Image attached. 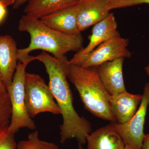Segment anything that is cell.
I'll use <instances>...</instances> for the list:
<instances>
[{"label":"cell","mask_w":149,"mask_h":149,"mask_svg":"<svg viewBox=\"0 0 149 149\" xmlns=\"http://www.w3.org/2000/svg\"><path fill=\"white\" fill-rule=\"evenodd\" d=\"M8 127L0 128V149H17L15 134L9 131Z\"/></svg>","instance_id":"obj_18"},{"label":"cell","mask_w":149,"mask_h":149,"mask_svg":"<svg viewBox=\"0 0 149 149\" xmlns=\"http://www.w3.org/2000/svg\"><path fill=\"white\" fill-rule=\"evenodd\" d=\"M124 59H116L97 67L100 79L112 97L126 91L123 71Z\"/></svg>","instance_id":"obj_10"},{"label":"cell","mask_w":149,"mask_h":149,"mask_svg":"<svg viewBox=\"0 0 149 149\" xmlns=\"http://www.w3.org/2000/svg\"><path fill=\"white\" fill-rule=\"evenodd\" d=\"M30 60L41 62L45 67L49 77V87L62 116L61 143L63 144L74 139L79 143L85 144L86 136L92 131V126L85 117L79 115L73 106V97L68 81L70 63L66 56L58 58L42 51L38 55L31 56Z\"/></svg>","instance_id":"obj_1"},{"label":"cell","mask_w":149,"mask_h":149,"mask_svg":"<svg viewBox=\"0 0 149 149\" xmlns=\"http://www.w3.org/2000/svg\"><path fill=\"white\" fill-rule=\"evenodd\" d=\"M141 149H149V133L145 134Z\"/></svg>","instance_id":"obj_21"},{"label":"cell","mask_w":149,"mask_h":149,"mask_svg":"<svg viewBox=\"0 0 149 149\" xmlns=\"http://www.w3.org/2000/svg\"><path fill=\"white\" fill-rule=\"evenodd\" d=\"M15 1V0H0V3H2L6 6L8 7L11 5L13 6Z\"/></svg>","instance_id":"obj_23"},{"label":"cell","mask_w":149,"mask_h":149,"mask_svg":"<svg viewBox=\"0 0 149 149\" xmlns=\"http://www.w3.org/2000/svg\"><path fill=\"white\" fill-rule=\"evenodd\" d=\"M27 0H15L13 7L14 9H17L20 7L22 5L27 3Z\"/></svg>","instance_id":"obj_22"},{"label":"cell","mask_w":149,"mask_h":149,"mask_svg":"<svg viewBox=\"0 0 149 149\" xmlns=\"http://www.w3.org/2000/svg\"><path fill=\"white\" fill-rule=\"evenodd\" d=\"M27 65L18 63L12 82L6 88L11 107V117L8 130L15 134L22 128L35 130L36 125L29 116L25 103L24 81Z\"/></svg>","instance_id":"obj_5"},{"label":"cell","mask_w":149,"mask_h":149,"mask_svg":"<svg viewBox=\"0 0 149 149\" xmlns=\"http://www.w3.org/2000/svg\"><path fill=\"white\" fill-rule=\"evenodd\" d=\"M87 149H123L125 144L111 123L86 136Z\"/></svg>","instance_id":"obj_14"},{"label":"cell","mask_w":149,"mask_h":149,"mask_svg":"<svg viewBox=\"0 0 149 149\" xmlns=\"http://www.w3.org/2000/svg\"><path fill=\"white\" fill-rule=\"evenodd\" d=\"M145 70L147 74L149 75V65L148 66L146 67H145Z\"/></svg>","instance_id":"obj_25"},{"label":"cell","mask_w":149,"mask_h":149,"mask_svg":"<svg viewBox=\"0 0 149 149\" xmlns=\"http://www.w3.org/2000/svg\"><path fill=\"white\" fill-rule=\"evenodd\" d=\"M18 27L30 37L28 47L18 49L17 54L18 61L27 65L32 51L42 50L59 58L70 52H77L83 48L84 40L81 33L71 35L59 32L49 27L40 19L24 14L19 19Z\"/></svg>","instance_id":"obj_2"},{"label":"cell","mask_w":149,"mask_h":149,"mask_svg":"<svg viewBox=\"0 0 149 149\" xmlns=\"http://www.w3.org/2000/svg\"><path fill=\"white\" fill-rule=\"evenodd\" d=\"M18 50L11 36L0 35V74L6 88L11 84L18 64Z\"/></svg>","instance_id":"obj_11"},{"label":"cell","mask_w":149,"mask_h":149,"mask_svg":"<svg viewBox=\"0 0 149 149\" xmlns=\"http://www.w3.org/2000/svg\"><path fill=\"white\" fill-rule=\"evenodd\" d=\"M78 149H84L83 147V145L80 143H78Z\"/></svg>","instance_id":"obj_27"},{"label":"cell","mask_w":149,"mask_h":149,"mask_svg":"<svg viewBox=\"0 0 149 149\" xmlns=\"http://www.w3.org/2000/svg\"><path fill=\"white\" fill-rule=\"evenodd\" d=\"M142 99L143 95H134L127 91L112 97L111 108L116 122L124 123L130 120L138 110Z\"/></svg>","instance_id":"obj_13"},{"label":"cell","mask_w":149,"mask_h":149,"mask_svg":"<svg viewBox=\"0 0 149 149\" xmlns=\"http://www.w3.org/2000/svg\"><path fill=\"white\" fill-rule=\"evenodd\" d=\"M11 117V107L7 92H0V128L8 127Z\"/></svg>","instance_id":"obj_17"},{"label":"cell","mask_w":149,"mask_h":149,"mask_svg":"<svg viewBox=\"0 0 149 149\" xmlns=\"http://www.w3.org/2000/svg\"><path fill=\"white\" fill-rule=\"evenodd\" d=\"M0 92H7L6 88L5 86L3 83L1 77V74H0Z\"/></svg>","instance_id":"obj_24"},{"label":"cell","mask_w":149,"mask_h":149,"mask_svg":"<svg viewBox=\"0 0 149 149\" xmlns=\"http://www.w3.org/2000/svg\"><path fill=\"white\" fill-rule=\"evenodd\" d=\"M123 149H134L131 147L130 146H128V145H125V148Z\"/></svg>","instance_id":"obj_26"},{"label":"cell","mask_w":149,"mask_h":149,"mask_svg":"<svg viewBox=\"0 0 149 149\" xmlns=\"http://www.w3.org/2000/svg\"><path fill=\"white\" fill-rule=\"evenodd\" d=\"M76 3L49 14L40 19L49 27L59 32L71 35L80 34L77 24L78 10Z\"/></svg>","instance_id":"obj_12"},{"label":"cell","mask_w":149,"mask_h":149,"mask_svg":"<svg viewBox=\"0 0 149 149\" xmlns=\"http://www.w3.org/2000/svg\"><path fill=\"white\" fill-rule=\"evenodd\" d=\"M120 35L117 30V23L114 14L110 13L106 18L94 25L92 34L89 36V42L85 48H83L74 54L69 63L81 65L92 51L102 43L112 37Z\"/></svg>","instance_id":"obj_8"},{"label":"cell","mask_w":149,"mask_h":149,"mask_svg":"<svg viewBox=\"0 0 149 149\" xmlns=\"http://www.w3.org/2000/svg\"><path fill=\"white\" fill-rule=\"evenodd\" d=\"M75 1H78V0H75Z\"/></svg>","instance_id":"obj_28"},{"label":"cell","mask_w":149,"mask_h":149,"mask_svg":"<svg viewBox=\"0 0 149 149\" xmlns=\"http://www.w3.org/2000/svg\"><path fill=\"white\" fill-rule=\"evenodd\" d=\"M68 78L78 91L85 109L99 118L116 122L111 108L112 97L100 79L97 67L70 63Z\"/></svg>","instance_id":"obj_3"},{"label":"cell","mask_w":149,"mask_h":149,"mask_svg":"<svg viewBox=\"0 0 149 149\" xmlns=\"http://www.w3.org/2000/svg\"><path fill=\"white\" fill-rule=\"evenodd\" d=\"M109 0L77 1V24L80 32L103 20L109 15Z\"/></svg>","instance_id":"obj_9"},{"label":"cell","mask_w":149,"mask_h":149,"mask_svg":"<svg viewBox=\"0 0 149 149\" xmlns=\"http://www.w3.org/2000/svg\"><path fill=\"white\" fill-rule=\"evenodd\" d=\"M24 97L26 109L31 118L44 112L61 114L50 88L39 74L25 73Z\"/></svg>","instance_id":"obj_4"},{"label":"cell","mask_w":149,"mask_h":149,"mask_svg":"<svg viewBox=\"0 0 149 149\" xmlns=\"http://www.w3.org/2000/svg\"><path fill=\"white\" fill-rule=\"evenodd\" d=\"M17 149H59L56 144L42 141L39 137L37 130L28 134L27 140H23L17 144Z\"/></svg>","instance_id":"obj_16"},{"label":"cell","mask_w":149,"mask_h":149,"mask_svg":"<svg viewBox=\"0 0 149 149\" xmlns=\"http://www.w3.org/2000/svg\"><path fill=\"white\" fill-rule=\"evenodd\" d=\"M75 0H27L25 15L41 19L54 12L74 5Z\"/></svg>","instance_id":"obj_15"},{"label":"cell","mask_w":149,"mask_h":149,"mask_svg":"<svg viewBox=\"0 0 149 149\" xmlns=\"http://www.w3.org/2000/svg\"><path fill=\"white\" fill-rule=\"evenodd\" d=\"M7 7L4 4L0 3V23L4 20L6 15Z\"/></svg>","instance_id":"obj_20"},{"label":"cell","mask_w":149,"mask_h":149,"mask_svg":"<svg viewBox=\"0 0 149 149\" xmlns=\"http://www.w3.org/2000/svg\"><path fill=\"white\" fill-rule=\"evenodd\" d=\"M149 104V83L144 88L143 99L140 107L133 117L125 123L111 122L115 129L121 136L125 145L134 149H141L145 134L144 124Z\"/></svg>","instance_id":"obj_6"},{"label":"cell","mask_w":149,"mask_h":149,"mask_svg":"<svg viewBox=\"0 0 149 149\" xmlns=\"http://www.w3.org/2000/svg\"><path fill=\"white\" fill-rule=\"evenodd\" d=\"M129 40L117 35L102 43L92 51L80 66L83 68L97 67L116 59L130 58L131 53L127 47Z\"/></svg>","instance_id":"obj_7"},{"label":"cell","mask_w":149,"mask_h":149,"mask_svg":"<svg viewBox=\"0 0 149 149\" xmlns=\"http://www.w3.org/2000/svg\"><path fill=\"white\" fill-rule=\"evenodd\" d=\"M143 4H149V0H109L108 8L111 10L114 9L123 8Z\"/></svg>","instance_id":"obj_19"}]
</instances>
